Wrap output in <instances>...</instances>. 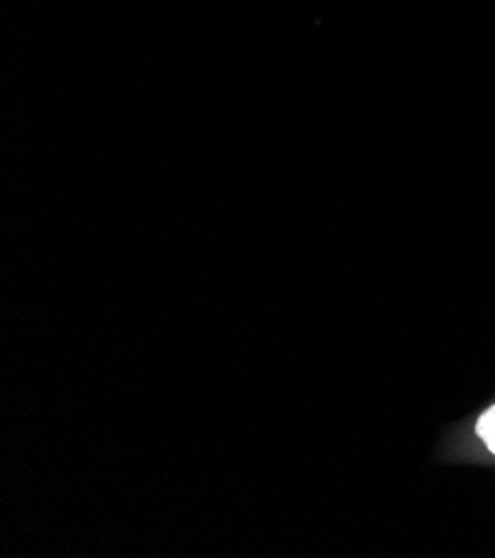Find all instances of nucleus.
Returning <instances> with one entry per match:
<instances>
[{
    "instance_id": "f257e3e1",
    "label": "nucleus",
    "mask_w": 495,
    "mask_h": 558,
    "mask_svg": "<svg viewBox=\"0 0 495 558\" xmlns=\"http://www.w3.org/2000/svg\"><path fill=\"white\" fill-rule=\"evenodd\" d=\"M475 436L482 440L486 452L495 457V403L488 405L475 421Z\"/></svg>"
}]
</instances>
